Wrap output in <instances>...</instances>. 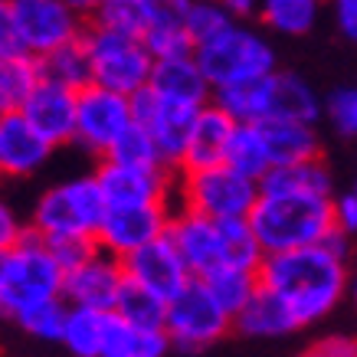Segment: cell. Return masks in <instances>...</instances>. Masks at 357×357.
Returning <instances> with one entry per match:
<instances>
[{
    "instance_id": "cell-8",
    "label": "cell",
    "mask_w": 357,
    "mask_h": 357,
    "mask_svg": "<svg viewBox=\"0 0 357 357\" xmlns=\"http://www.w3.org/2000/svg\"><path fill=\"white\" fill-rule=\"evenodd\" d=\"M82 43H86L89 69H92V82L96 86L121 92V96H135V92L148 86L154 56L148 53V46L141 43V36L102 30V26L86 23Z\"/></svg>"
},
{
    "instance_id": "cell-47",
    "label": "cell",
    "mask_w": 357,
    "mask_h": 357,
    "mask_svg": "<svg viewBox=\"0 0 357 357\" xmlns=\"http://www.w3.org/2000/svg\"><path fill=\"white\" fill-rule=\"evenodd\" d=\"M66 7H73V10L79 13V17H89V13L96 10V3L98 0H63Z\"/></svg>"
},
{
    "instance_id": "cell-21",
    "label": "cell",
    "mask_w": 357,
    "mask_h": 357,
    "mask_svg": "<svg viewBox=\"0 0 357 357\" xmlns=\"http://www.w3.org/2000/svg\"><path fill=\"white\" fill-rule=\"evenodd\" d=\"M233 125H236V121L229 119L213 98H210L206 105H200V109L194 112V119H190L187 148H184V167H181V171H194V167H206V164L223 161V148H227Z\"/></svg>"
},
{
    "instance_id": "cell-6",
    "label": "cell",
    "mask_w": 357,
    "mask_h": 357,
    "mask_svg": "<svg viewBox=\"0 0 357 357\" xmlns=\"http://www.w3.org/2000/svg\"><path fill=\"white\" fill-rule=\"evenodd\" d=\"M194 59L213 92L217 89H229V86H243V82H252V79H262L275 69V50H272V43L262 33L243 26L239 20H233L213 40L197 43Z\"/></svg>"
},
{
    "instance_id": "cell-31",
    "label": "cell",
    "mask_w": 357,
    "mask_h": 357,
    "mask_svg": "<svg viewBox=\"0 0 357 357\" xmlns=\"http://www.w3.org/2000/svg\"><path fill=\"white\" fill-rule=\"evenodd\" d=\"M318 10H321V0H259L256 17H262V23L275 33L302 36L314 26Z\"/></svg>"
},
{
    "instance_id": "cell-7",
    "label": "cell",
    "mask_w": 357,
    "mask_h": 357,
    "mask_svg": "<svg viewBox=\"0 0 357 357\" xmlns=\"http://www.w3.org/2000/svg\"><path fill=\"white\" fill-rule=\"evenodd\" d=\"M256 197H259V184L223 161L174 174V206H187L213 220L249 217Z\"/></svg>"
},
{
    "instance_id": "cell-46",
    "label": "cell",
    "mask_w": 357,
    "mask_h": 357,
    "mask_svg": "<svg viewBox=\"0 0 357 357\" xmlns=\"http://www.w3.org/2000/svg\"><path fill=\"white\" fill-rule=\"evenodd\" d=\"M220 3L229 10V17H233V20L256 17V10H259V0H220Z\"/></svg>"
},
{
    "instance_id": "cell-34",
    "label": "cell",
    "mask_w": 357,
    "mask_h": 357,
    "mask_svg": "<svg viewBox=\"0 0 357 357\" xmlns=\"http://www.w3.org/2000/svg\"><path fill=\"white\" fill-rule=\"evenodd\" d=\"M141 43L148 46L154 59H174V56H190L194 53V40L184 30V20L171 23H148L141 33Z\"/></svg>"
},
{
    "instance_id": "cell-1",
    "label": "cell",
    "mask_w": 357,
    "mask_h": 357,
    "mask_svg": "<svg viewBox=\"0 0 357 357\" xmlns=\"http://www.w3.org/2000/svg\"><path fill=\"white\" fill-rule=\"evenodd\" d=\"M256 279L285 302L295 325L308 328L328 318L347 295V259L335 256L325 243L262 252Z\"/></svg>"
},
{
    "instance_id": "cell-11",
    "label": "cell",
    "mask_w": 357,
    "mask_h": 357,
    "mask_svg": "<svg viewBox=\"0 0 357 357\" xmlns=\"http://www.w3.org/2000/svg\"><path fill=\"white\" fill-rule=\"evenodd\" d=\"M10 10L20 50L30 56H46L56 46L79 40L86 30V17L63 0H10Z\"/></svg>"
},
{
    "instance_id": "cell-41",
    "label": "cell",
    "mask_w": 357,
    "mask_h": 357,
    "mask_svg": "<svg viewBox=\"0 0 357 357\" xmlns=\"http://www.w3.org/2000/svg\"><path fill=\"white\" fill-rule=\"evenodd\" d=\"M298 357H357V337H321L318 344L305 347Z\"/></svg>"
},
{
    "instance_id": "cell-26",
    "label": "cell",
    "mask_w": 357,
    "mask_h": 357,
    "mask_svg": "<svg viewBox=\"0 0 357 357\" xmlns=\"http://www.w3.org/2000/svg\"><path fill=\"white\" fill-rule=\"evenodd\" d=\"M105 321H109V312L82 308V305H66V321H63L59 344L73 357H98L102 337H105Z\"/></svg>"
},
{
    "instance_id": "cell-15",
    "label": "cell",
    "mask_w": 357,
    "mask_h": 357,
    "mask_svg": "<svg viewBox=\"0 0 357 357\" xmlns=\"http://www.w3.org/2000/svg\"><path fill=\"white\" fill-rule=\"evenodd\" d=\"M174 204H138V206H109L96 229V246L112 256H128L131 249L144 246L167 233Z\"/></svg>"
},
{
    "instance_id": "cell-2",
    "label": "cell",
    "mask_w": 357,
    "mask_h": 357,
    "mask_svg": "<svg viewBox=\"0 0 357 357\" xmlns=\"http://www.w3.org/2000/svg\"><path fill=\"white\" fill-rule=\"evenodd\" d=\"M331 197L312 194V190H262L249 210L252 236L259 239L262 252H282V249L314 246L335 229L331 217Z\"/></svg>"
},
{
    "instance_id": "cell-43",
    "label": "cell",
    "mask_w": 357,
    "mask_h": 357,
    "mask_svg": "<svg viewBox=\"0 0 357 357\" xmlns=\"http://www.w3.org/2000/svg\"><path fill=\"white\" fill-rule=\"evenodd\" d=\"M331 10H335V23L341 36L357 43V0H331Z\"/></svg>"
},
{
    "instance_id": "cell-37",
    "label": "cell",
    "mask_w": 357,
    "mask_h": 357,
    "mask_svg": "<svg viewBox=\"0 0 357 357\" xmlns=\"http://www.w3.org/2000/svg\"><path fill=\"white\" fill-rule=\"evenodd\" d=\"M63 321H66L63 298H50V302H43V305H33L30 312H23L20 318H17V325H20L26 335L40 337V341H50V344H59Z\"/></svg>"
},
{
    "instance_id": "cell-13",
    "label": "cell",
    "mask_w": 357,
    "mask_h": 357,
    "mask_svg": "<svg viewBox=\"0 0 357 357\" xmlns=\"http://www.w3.org/2000/svg\"><path fill=\"white\" fill-rule=\"evenodd\" d=\"M194 112L197 109H181V105H171V102L158 98L148 86L131 96V121L151 135L161 164L174 174L184 167L187 131H190Z\"/></svg>"
},
{
    "instance_id": "cell-40",
    "label": "cell",
    "mask_w": 357,
    "mask_h": 357,
    "mask_svg": "<svg viewBox=\"0 0 357 357\" xmlns=\"http://www.w3.org/2000/svg\"><path fill=\"white\" fill-rule=\"evenodd\" d=\"M331 217H335V229H341L344 236H357V197L354 190H347L341 197H331Z\"/></svg>"
},
{
    "instance_id": "cell-5",
    "label": "cell",
    "mask_w": 357,
    "mask_h": 357,
    "mask_svg": "<svg viewBox=\"0 0 357 357\" xmlns=\"http://www.w3.org/2000/svg\"><path fill=\"white\" fill-rule=\"evenodd\" d=\"M105 210L109 204L96 184V174H82V177H69L63 184L46 187L40 200L33 204L26 227L43 239H96V229L105 217Z\"/></svg>"
},
{
    "instance_id": "cell-14",
    "label": "cell",
    "mask_w": 357,
    "mask_h": 357,
    "mask_svg": "<svg viewBox=\"0 0 357 357\" xmlns=\"http://www.w3.org/2000/svg\"><path fill=\"white\" fill-rule=\"evenodd\" d=\"M121 269H125V279L148 289L161 302L174 298L187 282L194 279L184 256L177 252V246L171 243L167 233H161L158 239H151V243H144L138 249H131L128 256H121Z\"/></svg>"
},
{
    "instance_id": "cell-4",
    "label": "cell",
    "mask_w": 357,
    "mask_h": 357,
    "mask_svg": "<svg viewBox=\"0 0 357 357\" xmlns=\"http://www.w3.org/2000/svg\"><path fill=\"white\" fill-rule=\"evenodd\" d=\"M213 102L233 121H314L321 119V98L302 76L272 69L269 76L217 89Z\"/></svg>"
},
{
    "instance_id": "cell-24",
    "label": "cell",
    "mask_w": 357,
    "mask_h": 357,
    "mask_svg": "<svg viewBox=\"0 0 357 357\" xmlns=\"http://www.w3.org/2000/svg\"><path fill=\"white\" fill-rule=\"evenodd\" d=\"M167 351H171V341L164 335V328L131 325L115 312H109L98 357H167Z\"/></svg>"
},
{
    "instance_id": "cell-45",
    "label": "cell",
    "mask_w": 357,
    "mask_h": 357,
    "mask_svg": "<svg viewBox=\"0 0 357 357\" xmlns=\"http://www.w3.org/2000/svg\"><path fill=\"white\" fill-rule=\"evenodd\" d=\"M23 229H26V227H23V220L13 213V206L0 200V252L10 246V243L20 236Z\"/></svg>"
},
{
    "instance_id": "cell-10",
    "label": "cell",
    "mask_w": 357,
    "mask_h": 357,
    "mask_svg": "<svg viewBox=\"0 0 357 357\" xmlns=\"http://www.w3.org/2000/svg\"><path fill=\"white\" fill-rule=\"evenodd\" d=\"M131 125V96L102 89L89 82L76 92V131L73 144H79L92 158H105L121 131Z\"/></svg>"
},
{
    "instance_id": "cell-29",
    "label": "cell",
    "mask_w": 357,
    "mask_h": 357,
    "mask_svg": "<svg viewBox=\"0 0 357 357\" xmlns=\"http://www.w3.org/2000/svg\"><path fill=\"white\" fill-rule=\"evenodd\" d=\"M262 190L282 187V190H312V194H335V177L321 158H308L298 164H279L259 177Z\"/></svg>"
},
{
    "instance_id": "cell-49",
    "label": "cell",
    "mask_w": 357,
    "mask_h": 357,
    "mask_svg": "<svg viewBox=\"0 0 357 357\" xmlns=\"http://www.w3.org/2000/svg\"><path fill=\"white\" fill-rule=\"evenodd\" d=\"M351 190H354V197H357V184H354V187H351Z\"/></svg>"
},
{
    "instance_id": "cell-25",
    "label": "cell",
    "mask_w": 357,
    "mask_h": 357,
    "mask_svg": "<svg viewBox=\"0 0 357 357\" xmlns=\"http://www.w3.org/2000/svg\"><path fill=\"white\" fill-rule=\"evenodd\" d=\"M223 164H229L233 171L246 174L249 181L259 184V177L269 171V154H266V141L256 121H236L229 131V141L223 148Z\"/></svg>"
},
{
    "instance_id": "cell-32",
    "label": "cell",
    "mask_w": 357,
    "mask_h": 357,
    "mask_svg": "<svg viewBox=\"0 0 357 357\" xmlns=\"http://www.w3.org/2000/svg\"><path fill=\"white\" fill-rule=\"evenodd\" d=\"M112 312L131 321V325H141V328H161L164 325V302L158 295H151L148 289H141L135 282H121V292L115 298V308Z\"/></svg>"
},
{
    "instance_id": "cell-20",
    "label": "cell",
    "mask_w": 357,
    "mask_h": 357,
    "mask_svg": "<svg viewBox=\"0 0 357 357\" xmlns=\"http://www.w3.org/2000/svg\"><path fill=\"white\" fill-rule=\"evenodd\" d=\"M148 89L158 98L171 102V105H181V109H200L213 98V89L200 73L194 53L174 56V59H154Z\"/></svg>"
},
{
    "instance_id": "cell-19",
    "label": "cell",
    "mask_w": 357,
    "mask_h": 357,
    "mask_svg": "<svg viewBox=\"0 0 357 357\" xmlns=\"http://www.w3.org/2000/svg\"><path fill=\"white\" fill-rule=\"evenodd\" d=\"M53 151V144L20 112L0 115V174L3 177H33L46 167Z\"/></svg>"
},
{
    "instance_id": "cell-39",
    "label": "cell",
    "mask_w": 357,
    "mask_h": 357,
    "mask_svg": "<svg viewBox=\"0 0 357 357\" xmlns=\"http://www.w3.org/2000/svg\"><path fill=\"white\" fill-rule=\"evenodd\" d=\"M46 246H50V252L56 256V262L66 269H73V266H79V262L86 259L89 252L96 249V239H82V236H66V239H46Z\"/></svg>"
},
{
    "instance_id": "cell-30",
    "label": "cell",
    "mask_w": 357,
    "mask_h": 357,
    "mask_svg": "<svg viewBox=\"0 0 357 357\" xmlns=\"http://www.w3.org/2000/svg\"><path fill=\"white\" fill-rule=\"evenodd\" d=\"M197 279L204 282V289L213 295V302H217L229 318L249 302V295L256 292V285H259L256 272L236 269V266H217V269L204 272V275H197Z\"/></svg>"
},
{
    "instance_id": "cell-12",
    "label": "cell",
    "mask_w": 357,
    "mask_h": 357,
    "mask_svg": "<svg viewBox=\"0 0 357 357\" xmlns=\"http://www.w3.org/2000/svg\"><path fill=\"white\" fill-rule=\"evenodd\" d=\"M96 184L109 206H138V204H174V171L167 167H141L121 164L112 158H98Z\"/></svg>"
},
{
    "instance_id": "cell-27",
    "label": "cell",
    "mask_w": 357,
    "mask_h": 357,
    "mask_svg": "<svg viewBox=\"0 0 357 357\" xmlns=\"http://www.w3.org/2000/svg\"><path fill=\"white\" fill-rule=\"evenodd\" d=\"M40 82V59L30 53H7L0 56V115L20 112L33 89Z\"/></svg>"
},
{
    "instance_id": "cell-38",
    "label": "cell",
    "mask_w": 357,
    "mask_h": 357,
    "mask_svg": "<svg viewBox=\"0 0 357 357\" xmlns=\"http://www.w3.org/2000/svg\"><path fill=\"white\" fill-rule=\"evenodd\" d=\"M321 115H328L331 128L344 138H357V86L335 89L321 102Z\"/></svg>"
},
{
    "instance_id": "cell-44",
    "label": "cell",
    "mask_w": 357,
    "mask_h": 357,
    "mask_svg": "<svg viewBox=\"0 0 357 357\" xmlns=\"http://www.w3.org/2000/svg\"><path fill=\"white\" fill-rule=\"evenodd\" d=\"M20 40H17V26H13V10L10 0H0V56L17 53Z\"/></svg>"
},
{
    "instance_id": "cell-48",
    "label": "cell",
    "mask_w": 357,
    "mask_h": 357,
    "mask_svg": "<svg viewBox=\"0 0 357 357\" xmlns=\"http://www.w3.org/2000/svg\"><path fill=\"white\" fill-rule=\"evenodd\" d=\"M347 292L354 295V305H357V275H354V279H351V282H347Z\"/></svg>"
},
{
    "instance_id": "cell-23",
    "label": "cell",
    "mask_w": 357,
    "mask_h": 357,
    "mask_svg": "<svg viewBox=\"0 0 357 357\" xmlns=\"http://www.w3.org/2000/svg\"><path fill=\"white\" fill-rule=\"evenodd\" d=\"M233 325H236V331H243L249 337H282L298 331L292 312L266 285H256V292L249 295V302L233 314Z\"/></svg>"
},
{
    "instance_id": "cell-16",
    "label": "cell",
    "mask_w": 357,
    "mask_h": 357,
    "mask_svg": "<svg viewBox=\"0 0 357 357\" xmlns=\"http://www.w3.org/2000/svg\"><path fill=\"white\" fill-rule=\"evenodd\" d=\"M125 269L121 259L112 256L105 249H92L86 259L63 272V302L66 305H82V308H98V312H112L115 298L121 292Z\"/></svg>"
},
{
    "instance_id": "cell-36",
    "label": "cell",
    "mask_w": 357,
    "mask_h": 357,
    "mask_svg": "<svg viewBox=\"0 0 357 357\" xmlns=\"http://www.w3.org/2000/svg\"><path fill=\"white\" fill-rule=\"evenodd\" d=\"M105 158L121 161V164H141V167H158V164H161L151 135L141 128V125H135V121H131L128 128L115 138V144L109 148V154H105ZM161 167H164V164H161Z\"/></svg>"
},
{
    "instance_id": "cell-22",
    "label": "cell",
    "mask_w": 357,
    "mask_h": 357,
    "mask_svg": "<svg viewBox=\"0 0 357 357\" xmlns=\"http://www.w3.org/2000/svg\"><path fill=\"white\" fill-rule=\"evenodd\" d=\"M266 141L269 164H298L308 158H321V138L308 121H256Z\"/></svg>"
},
{
    "instance_id": "cell-18",
    "label": "cell",
    "mask_w": 357,
    "mask_h": 357,
    "mask_svg": "<svg viewBox=\"0 0 357 357\" xmlns=\"http://www.w3.org/2000/svg\"><path fill=\"white\" fill-rule=\"evenodd\" d=\"M20 115L40 131L53 148L73 144V131H76V92L73 89L40 79L26 102L20 105Z\"/></svg>"
},
{
    "instance_id": "cell-42",
    "label": "cell",
    "mask_w": 357,
    "mask_h": 357,
    "mask_svg": "<svg viewBox=\"0 0 357 357\" xmlns=\"http://www.w3.org/2000/svg\"><path fill=\"white\" fill-rule=\"evenodd\" d=\"M148 23H171V20H184L190 0H141Z\"/></svg>"
},
{
    "instance_id": "cell-3",
    "label": "cell",
    "mask_w": 357,
    "mask_h": 357,
    "mask_svg": "<svg viewBox=\"0 0 357 357\" xmlns=\"http://www.w3.org/2000/svg\"><path fill=\"white\" fill-rule=\"evenodd\" d=\"M63 266L30 227L0 252V318L17 321L33 305L63 298Z\"/></svg>"
},
{
    "instance_id": "cell-17",
    "label": "cell",
    "mask_w": 357,
    "mask_h": 357,
    "mask_svg": "<svg viewBox=\"0 0 357 357\" xmlns=\"http://www.w3.org/2000/svg\"><path fill=\"white\" fill-rule=\"evenodd\" d=\"M167 236L184 256L194 279L223 266V223L220 220L187 210V206H174L171 220H167Z\"/></svg>"
},
{
    "instance_id": "cell-33",
    "label": "cell",
    "mask_w": 357,
    "mask_h": 357,
    "mask_svg": "<svg viewBox=\"0 0 357 357\" xmlns=\"http://www.w3.org/2000/svg\"><path fill=\"white\" fill-rule=\"evenodd\" d=\"M92 26L115 33H128V36H141L148 26V13L141 0H98L96 10L89 13Z\"/></svg>"
},
{
    "instance_id": "cell-9",
    "label": "cell",
    "mask_w": 357,
    "mask_h": 357,
    "mask_svg": "<svg viewBox=\"0 0 357 357\" xmlns=\"http://www.w3.org/2000/svg\"><path fill=\"white\" fill-rule=\"evenodd\" d=\"M161 328L174 351L200 354V351L217 344L220 337L227 335L229 328H233V318L213 302V295L204 289V282L190 279L174 298L164 302Z\"/></svg>"
},
{
    "instance_id": "cell-35",
    "label": "cell",
    "mask_w": 357,
    "mask_h": 357,
    "mask_svg": "<svg viewBox=\"0 0 357 357\" xmlns=\"http://www.w3.org/2000/svg\"><path fill=\"white\" fill-rule=\"evenodd\" d=\"M229 23H233V17L220 0H190V7L184 13V30L190 33L194 46L213 40L217 33L227 30Z\"/></svg>"
},
{
    "instance_id": "cell-28",
    "label": "cell",
    "mask_w": 357,
    "mask_h": 357,
    "mask_svg": "<svg viewBox=\"0 0 357 357\" xmlns=\"http://www.w3.org/2000/svg\"><path fill=\"white\" fill-rule=\"evenodd\" d=\"M40 59V79H50V82H59V86L73 89H86L92 82V69H89V53L82 36L79 40H69V43L56 46L46 56H36Z\"/></svg>"
}]
</instances>
